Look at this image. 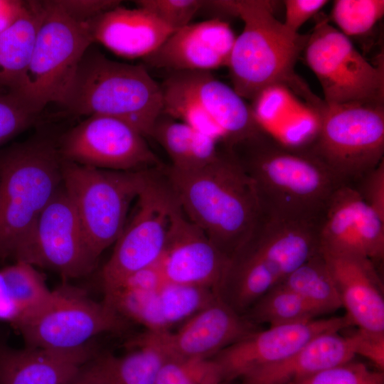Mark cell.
Instances as JSON below:
<instances>
[{"mask_svg":"<svg viewBox=\"0 0 384 384\" xmlns=\"http://www.w3.org/2000/svg\"><path fill=\"white\" fill-rule=\"evenodd\" d=\"M252 180L263 214L289 221H319L342 183L301 146L267 128L228 146Z\"/></svg>","mask_w":384,"mask_h":384,"instance_id":"obj_1","label":"cell"},{"mask_svg":"<svg viewBox=\"0 0 384 384\" xmlns=\"http://www.w3.org/2000/svg\"><path fill=\"white\" fill-rule=\"evenodd\" d=\"M161 170L185 215L229 257L264 215L252 180L222 144L218 157L207 166Z\"/></svg>","mask_w":384,"mask_h":384,"instance_id":"obj_2","label":"cell"},{"mask_svg":"<svg viewBox=\"0 0 384 384\" xmlns=\"http://www.w3.org/2000/svg\"><path fill=\"white\" fill-rule=\"evenodd\" d=\"M243 29L235 38L228 68L233 88L252 101L272 88H290L310 109L322 99L315 95L295 72L309 34L289 30L273 14L266 0H238Z\"/></svg>","mask_w":384,"mask_h":384,"instance_id":"obj_3","label":"cell"},{"mask_svg":"<svg viewBox=\"0 0 384 384\" xmlns=\"http://www.w3.org/2000/svg\"><path fill=\"white\" fill-rule=\"evenodd\" d=\"M319 221H289L264 215L230 257L218 290L241 314L319 251Z\"/></svg>","mask_w":384,"mask_h":384,"instance_id":"obj_4","label":"cell"},{"mask_svg":"<svg viewBox=\"0 0 384 384\" xmlns=\"http://www.w3.org/2000/svg\"><path fill=\"white\" fill-rule=\"evenodd\" d=\"M90 48L80 62L62 106L78 115L117 118L145 138L150 137L162 113L161 85L144 65L113 60Z\"/></svg>","mask_w":384,"mask_h":384,"instance_id":"obj_5","label":"cell"},{"mask_svg":"<svg viewBox=\"0 0 384 384\" xmlns=\"http://www.w3.org/2000/svg\"><path fill=\"white\" fill-rule=\"evenodd\" d=\"M58 146L36 138L0 151V260L13 257L63 184Z\"/></svg>","mask_w":384,"mask_h":384,"instance_id":"obj_6","label":"cell"},{"mask_svg":"<svg viewBox=\"0 0 384 384\" xmlns=\"http://www.w3.org/2000/svg\"><path fill=\"white\" fill-rule=\"evenodd\" d=\"M316 129L300 146L342 183L352 185L384 160V106L327 105L312 111Z\"/></svg>","mask_w":384,"mask_h":384,"instance_id":"obj_7","label":"cell"},{"mask_svg":"<svg viewBox=\"0 0 384 384\" xmlns=\"http://www.w3.org/2000/svg\"><path fill=\"white\" fill-rule=\"evenodd\" d=\"M151 174L150 170H107L63 160V188L96 257L121 235L130 205Z\"/></svg>","mask_w":384,"mask_h":384,"instance_id":"obj_8","label":"cell"},{"mask_svg":"<svg viewBox=\"0 0 384 384\" xmlns=\"http://www.w3.org/2000/svg\"><path fill=\"white\" fill-rule=\"evenodd\" d=\"M46 14L28 66L11 92L40 113L50 103L62 105L86 51L94 43L84 23L43 1Z\"/></svg>","mask_w":384,"mask_h":384,"instance_id":"obj_9","label":"cell"},{"mask_svg":"<svg viewBox=\"0 0 384 384\" xmlns=\"http://www.w3.org/2000/svg\"><path fill=\"white\" fill-rule=\"evenodd\" d=\"M303 52L326 104L383 105V64L369 63L327 16L318 18Z\"/></svg>","mask_w":384,"mask_h":384,"instance_id":"obj_10","label":"cell"},{"mask_svg":"<svg viewBox=\"0 0 384 384\" xmlns=\"http://www.w3.org/2000/svg\"><path fill=\"white\" fill-rule=\"evenodd\" d=\"M125 326L126 319L106 302L92 300L82 289L63 284L18 331L27 346L72 351Z\"/></svg>","mask_w":384,"mask_h":384,"instance_id":"obj_11","label":"cell"},{"mask_svg":"<svg viewBox=\"0 0 384 384\" xmlns=\"http://www.w3.org/2000/svg\"><path fill=\"white\" fill-rule=\"evenodd\" d=\"M12 259L53 270L65 279L90 274L98 258L86 240L75 208L62 184Z\"/></svg>","mask_w":384,"mask_h":384,"instance_id":"obj_12","label":"cell"},{"mask_svg":"<svg viewBox=\"0 0 384 384\" xmlns=\"http://www.w3.org/2000/svg\"><path fill=\"white\" fill-rule=\"evenodd\" d=\"M136 210L114 243L104 265V293L116 289L127 277L157 263L165 250L176 199L166 181L151 176L138 196Z\"/></svg>","mask_w":384,"mask_h":384,"instance_id":"obj_13","label":"cell"},{"mask_svg":"<svg viewBox=\"0 0 384 384\" xmlns=\"http://www.w3.org/2000/svg\"><path fill=\"white\" fill-rule=\"evenodd\" d=\"M146 138L117 118L90 115L63 137V160L114 171L159 169L161 164Z\"/></svg>","mask_w":384,"mask_h":384,"instance_id":"obj_14","label":"cell"},{"mask_svg":"<svg viewBox=\"0 0 384 384\" xmlns=\"http://www.w3.org/2000/svg\"><path fill=\"white\" fill-rule=\"evenodd\" d=\"M351 324L346 316L311 320L255 331L219 352L213 358L225 382L289 356L314 337L339 331Z\"/></svg>","mask_w":384,"mask_h":384,"instance_id":"obj_15","label":"cell"},{"mask_svg":"<svg viewBox=\"0 0 384 384\" xmlns=\"http://www.w3.org/2000/svg\"><path fill=\"white\" fill-rule=\"evenodd\" d=\"M321 251L353 254L375 263L384 257V219L351 185L332 195L319 226Z\"/></svg>","mask_w":384,"mask_h":384,"instance_id":"obj_16","label":"cell"},{"mask_svg":"<svg viewBox=\"0 0 384 384\" xmlns=\"http://www.w3.org/2000/svg\"><path fill=\"white\" fill-rule=\"evenodd\" d=\"M230 257L183 213L177 201L159 265L166 282L210 289L218 293Z\"/></svg>","mask_w":384,"mask_h":384,"instance_id":"obj_17","label":"cell"},{"mask_svg":"<svg viewBox=\"0 0 384 384\" xmlns=\"http://www.w3.org/2000/svg\"><path fill=\"white\" fill-rule=\"evenodd\" d=\"M255 331L251 322L218 294L177 331H159V335L171 358H212Z\"/></svg>","mask_w":384,"mask_h":384,"instance_id":"obj_18","label":"cell"},{"mask_svg":"<svg viewBox=\"0 0 384 384\" xmlns=\"http://www.w3.org/2000/svg\"><path fill=\"white\" fill-rule=\"evenodd\" d=\"M235 38L226 21L208 19L174 31L143 59L147 65L169 71H210L228 66Z\"/></svg>","mask_w":384,"mask_h":384,"instance_id":"obj_19","label":"cell"},{"mask_svg":"<svg viewBox=\"0 0 384 384\" xmlns=\"http://www.w3.org/2000/svg\"><path fill=\"white\" fill-rule=\"evenodd\" d=\"M320 252L351 324L384 332L383 288L375 263L357 255Z\"/></svg>","mask_w":384,"mask_h":384,"instance_id":"obj_20","label":"cell"},{"mask_svg":"<svg viewBox=\"0 0 384 384\" xmlns=\"http://www.w3.org/2000/svg\"><path fill=\"white\" fill-rule=\"evenodd\" d=\"M167 77L189 94L220 128L225 137L223 146H230L264 128L251 106L210 71H169Z\"/></svg>","mask_w":384,"mask_h":384,"instance_id":"obj_21","label":"cell"},{"mask_svg":"<svg viewBox=\"0 0 384 384\" xmlns=\"http://www.w3.org/2000/svg\"><path fill=\"white\" fill-rule=\"evenodd\" d=\"M94 43L126 58H145L174 32L149 11L116 6L85 23Z\"/></svg>","mask_w":384,"mask_h":384,"instance_id":"obj_22","label":"cell"},{"mask_svg":"<svg viewBox=\"0 0 384 384\" xmlns=\"http://www.w3.org/2000/svg\"><path fill=\"white\" fill-rule=\"evenodd\" d=\"M95 356L90 344L72 351L0 345V384H67Z\"/></svg>","mask_w":384,"mask_h":384,"instance_id":"obj_23","label":"cell"},{"mask_svg":"<svg viewBox=\"0 0 384 384\" xmlns=\"http://www.w3.org/2000/svg\"><path fill=\"white\" fill-rule=\"evenodd\" d=\"M355 356L348 336L329 331L314 337L286 358L259 368L242 378L243 384H291Z\"/></svg>","mask_w":384,"mask_h":384,"instance_id":"obj_24","label":"cell"},{"mask_svg":"<svg viewBox=\"0 0 384 384\" xmlns=\"http://www.w3.org/2000/svg\"><path fill=\"white\" fill-rule=\"evenodd\" d=\"M52 292L29 264L14 261L0 269V321L18 331L47 303Z\"/></svg>","mask_w":384,"mask_h":384,"instance_id":"obj_25","label":"cell"},{"mask_svg":"<svg viewBox=\"0 0 384 384\" xmlns=\"http://www.w3.org/2000/svg\"><path fill=\"white\" fill-rule=\"evenodd\" d=\"M46 14L43 1H26L19 17L0 33V88L12 91L29 63Z\"/></svg>","mask_w":384,"mask_h":384,"instance_id":"obj_26","label":"cell"},{"mask_svg":"<svg viewBox=\"0 0 384 384\" xmlns=\"http://www.w3.org/2000/svg\"><path fill=\"white\" fill-rule=\"evenodd\" d=\"M134 348L122 356H100L107 384H155L159 372L171 358L159 331L146 330L129 345Z\"/></svg>","mask_w":384,"mask_h":384,"instance_id":"obj_27","label":"cell"},{"mask_svg":"<svg viewBox=\"0 0 384 384\" xmlns=\"http://www.w3.org/2000/svg\"><path fill=\"white\" fill-rule=\"evenodd\" d=\"M150 137L165 150L171 166L191 170L207 166L219 156L220 144L188 125L161 114L156 119Z\"/></svg>","mask_w":384,"mask_h":384,"instance_id":"obj_28","label":"cell"},{"mask_svg":"<svg viewBox=\"0 0 384 384\" xmlns=\"http://www.w3.org/2000/svg\"><path fill=\"white\" fill-rule=\"evenodd\" d=\"M281 283L299 295L320 315L342 307L335 284L320 250Z\"/></svg>","mask_w":384,"mask_h":384,"instance_id":"obj_29","label":"cell"},{"mask_svg":"<svg viewBox=\"0 0 384 384\" xmlns=\"http://www.w3.org/2000/svg\"><path fill=\"white\" fill-rule=\"evenodd\" d=\"M248 311L253 321L268 323L270 326L311 320L320 315L282 283L262 296Z\"/></svg>","mask_w":384,"mask_h":384,"instance_id":"obj_30","label":"cell"},{"mask_svg":"<svg viewBox=\"0 0 384 384\" xmlns=\"http://www.w3.org/2000/svg\"><path fill=\"white\" fill-rule=\"evenodd\" d=\"M218 294L200 287L165 282L157 290L158 309L164 328L186 320Z\"/></svg>","mask_w":384,"mask_h":384,"instance_id":"obj_31","label":"cell"},{"mask_svg":"<svg viewBox=\"0 0 384 384\" xmlns=\"http://www.w3.org/2000/svg\"><path fill=\"white\" fill-rule=\"evenodd\" d=\"M383 15V0H336L331 19L349 38L368 33Z\"/></svg>","mask_w":384,"mask_h":384,"instance_id":"obj_32","label":"cell"},{"mask_svg":"<svg viewBox=\"0 0 384 384\" xmlns=\"http://www.w3.org/2000/svg\"><path fill=\"white\" fill-rule=\"evenodd\" d=\"M220 366L213 358H169L155 384H223Z\"/></svg>","mask_w":384,"mask_h":384,"instance_id":"obj_33","label":"cell"},{"mask_svg":"<svg viewBox=\"0 0 384 384\" xmlns=\"http://www.w3.org/2000/svg\"><path fill=\"white\" fill-rule=\"evenodd\" d=\"M291 384H384V373L353 359Z\"/></svg>","mask_w":384,"mask_h":384,"instance_id":"obj_34","label":"cell"},{"mask_svg":"<svg viewBox=\"0 0 384 384\" xmlns=\"http://www.w3.org/2000/svg\"><path fill=\"white\" fill-rule=\"evenodd\" d=\"M38 115L15 93L0 91V147L31 127Z\"/></svg>","mask_w":384,"mask_h":384,"instance_id":"obj_35","label":"cell"},{"mask_svg":"<svg viewBox=\"0 0 384 384\" xmlns=\"http://www.w3.org/2000/svg\"><path fill=\"white\" fill-rule=\"evenodd\" d=\"M142 8L164 22L174 31L188 25L200 10L202 0H138Z\"/></svg>","mask_w":384,"mask_h":384,"instance_id":"obj_36","label":"cell"},{"mask_svg":"<svg viewBox=\"0 0 384 384\" xmlns=\"http://www.w3.org/2000/svg\"><path fill=\"white\" fill-rule=\"evenodd\" d=\"M351 186L384 219V160Z\"/></svg>","mask_w":384,"mask_h":384,"instance_id":"obj_37","label":"cell"},{"mask_svg":"<svg viewBox=\"0 0 384 384\" xmlns=\"http://www.w3.org/2000/svg\"><path fill=\"white\" fill-rule=\"evenodd\" d=\"M355 356L370 361L378 370L384 369V332L358 329L348 336Z\"/></svg>","mask_w":384,"mask_h":384,"instance_id":"obj_38","label":"cell"},{"mask_svg":"<svg viewBox=\"0 0 384 384\" xmlns=\"http://www.w3.org/2000/svg\"><path fill=\"white\" fill-rule=\"evenodd\" d=\"M54 2L70 18L84 23L121 4L117 0H54Z\"/></svg>","mask_w":384,"mask_h":384,"instance_id":"obj_39","label":"cell"},{"mask_svg":"<svg viewBox=\"0 0 384 384\" xmlns=\"http://www.w3.org/2000/svg\"><path fill=\"white\" fill-rule=\"evenodd\" d=\"M328 3L326 0H285L283 23L291 31L297 33L305 22L317 14Z\"/></svg>","mask_w":384,"mask_h":384,"instance_id":"obj_40","label":"cell"},{"mask_svg":"<svg viewBox=\"0 0 384 384\" xmlns=\"http://www.w3.org/2000/svg\"><path fill=\"white\" fill-rule=\"evenodd\" d=\"M165 282L158 262L130 274L116 289L155 291L159 289Z\"/></svg>","mask_w":384,"mask_h":384,"instance_id":"obj_41","label":"cell"},{"mask_svg":"<svg viewBox=\"0 0 384 384\" xmlns=\"http://www.w3.org/2000/svg\"><path fill=\"white\" fill-rule=\"evenodd\" d=\"M67 384H107L100 356L82 366Z\"/></svg>","mask_w":384,"mask_h":384,"instance_id":"obj_42","label":"cell"},{"mask_svg":"<svg viewBox=\"0 0 384 384\" xmlns=\"http://www.w3.org/2000/svg\"><path fill=\"white\" fill-rule=\"evenodd\" d=\"M199 12L208 14L209 19L238 17V0H202Z\"/></svg>","mask_w":384,"mask_h":384,"instance_id":"obj_43","label":"cell"},{"mask_svg":"<svg viewBox=\"0 0 384 384\" xmlns=\"http://www.w3.org/2000/svg\"><path fill=\"white\" fill-rule=\"evenodd\" d=\"M26 1L0 0V33L21 14Z\"/></svg>","mask_w":384,"mask_h":384,"instance_id":"obj_44","label":"cell"},{"mask_svg":"<svg viewBox=\"0 0 384 384\" xmlns=\"http://www.w3.org/2000/svg\"><path fill=\"white\" fill-rule=\"evenodd\" d=\"M223 384H226V382L223 383Z\"/></svg>","mask_w":384,"mask_h":384,"instance_id":"obj_45","label":"cell"}]
</instances>
